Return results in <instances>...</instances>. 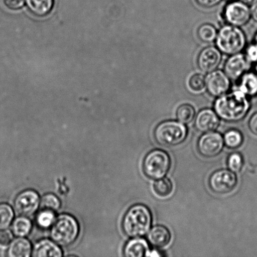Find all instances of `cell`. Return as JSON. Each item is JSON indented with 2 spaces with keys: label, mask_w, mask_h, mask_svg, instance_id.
Returning a JSON list of instances; mask_svg holds the SVG:
<instances>
[{
  "label": "cell",
  "mask_w": 257,
  "mask_h": 257,
  "mask_svg": "<svg viewBox=\"0 0 257 257\" xmlns=\"http://www.w3.org/2000/svg\"><path fill=\"white\" fill-rule=\"evenodd\" d=\"M224 145L223 137L221 134L213 131L204 133L199 138L197 149L199 153L203 157L211 158L220 155Z\"/></svg>",
  "instance_id": "obj_8"
},
{
  "label": "cell",
  "mask_w": 257,
  "mask_h": 257,
  "mask_svg": "<svg viewBox=\"0 0 257 257\" xmlns=\"http://www.w3.org/2000/svg\"><path fill=\"white\" fill-rule=\"evenodd\" d=\"M187 127L176 120H166L156 126L154 136L156 143L165 147L180 145L186 140Z\"/></svg>",
  "instance_id": "obj_5"
},
{
  "label": "cell",
  "mask_w": 257,
  "mask_h": 257,
  "mask_svg": "<svg viewBox=\"0 0 257 257\" xmlns=\"http://www.w3.org/2000/svg\"><path fill=\"white\" fill-rule=\"evenodd\" d=\"M250 64L245 54H238L230 55L224 67V72L230 80H236L240 79L245 74Z\"/></svg>",
  "instance_id": "obj_13"
},
{
  "label": "cell",
  "mask_w": 257,
  "mask_h": 257,
  "mask_svg": "<svg viewBox=\"0 0 257 257\" xmlns=\"http://www.w3.org/2000/svg\"><path fill=\"white\" fill-rule=\"evenodd\" d=\"M224 18L229 25L243 27L251 19L250 9L240 1L231 2L224 10Z\"/></svg>",
  "instance_id": "obj_9"
},
{
  "label": "cell",
  "mask_w": 257,
  "mask_h": 257,
  "mask_svg": "<svg viewBox=\"0 0 257 257\" xmlns=\"http://www.w3.org/2000/svg\"><path fill=\"white\" fill-rule=\"evenodd\" d=\"M171 160L166 151L154 150L147 154L143 163L144 173L151 180H160L165 177L170 171Z\"/></svg>",
  "instance_id": "obj_6"
},
{
  "label": "cell",
  "mask_w": 257,
  "mask_h": 257,
  "mask_svg": "<svg viewBox=\"0 0 257 257\" xmlns=\"http://www.w3.org/2000/svg\"><path fill=\"white\" fill-rule=\"evenodd\" d=\"M79 223L74 216L62 214L55 219L50 230L52 240L61 246L71 245L79 235Z\"/></svg>",
  "instance_id": "obj_3"
},
{
  "label": "cell",
  "mask_w": 257,
  "mask_h": 257,
  "mask_svg": "<svg viewBox=\"0 0 257 257\" xmlns=\"http://www.w3.org/2000/svg\"><path fill=\"white\" fill-rule=\"evenodd\" d=\"M40 205L39 194L34 190H27L17 195L15 198L14 206L19 215L29 217L34 215Z\"/></svg>",
  "instance_id": "obj_10"
},
{
  "label": "cell",
  "mask_w": 257,
  "mask_h": 257,
  "mask_svg": "<svg viewBox=\"0 0 257 257\" xmlns=\"http://www.w3.org/2000/svg\"><path fill=\"white\" fill-rule=\"evenodd\" d=\"M240 1L248 5V6H251V5L255 4L257 0H240Z\"/></svg>",
  "instance_id": "obj_37"
},
{
  "label": "cell",
  "mask_w": 257,
  "mask_h": 257,
  "mask_svg": "<svg viewBox=\"0 0 257 257\" xmlns=\"http://www.w3.org/2000/svg\"><path fill=\"white\" fill-rule=\"evenodd\" d=\"M215 41L216 47L221 53L232 55L245 49L246 38L240 27L228 24L219 30Z\"/></svg>",
  "instance_id": "obj_4"
},
{
  "label": "cell",
  "mask_w": 257,
  "mask_h": 257,
  "mask_svg": "<svg viewBox=\"0 0 257 257\" xmlns=\"http://www.w3.org/2000/svg\"><path fill=\"white\" fill-rule=\"evenodd\" d=\"M150 248L145 239L133 238L125 244L124 255L127 257H143L149 255Z\"/></svg>",
  "instance_id": "obj_17"
},
{
  "label": "cell",
  "mask_w": 257,
  "mask_h": 257,
  "mask_svg": "<svg viewBox=\"0 0 257 257\" xmlns=\"http://www.w3.org/2000/svg\"><path fill=\"white\" fill-rule=\"evenodd\" d=\"M55 215L54 211L42 210L38 214L36 221L39 227L47 229L52 226L55 221Z\"/></svg>",
  "instance_id": "obj_29"
},
{
  "label": "cell",
  "mask_w": 257,
  "mask_h": 257,
  "mask_svg": "<svg viewBox=\"0 0 257 257\" xmlns=\"http://www.w3.org/2000/svg\"><path fill=\"white\" fill-rule=\"evenodd\" d=\"M14 218L13 208L7 203H0V230L9 227Z\"/></svg>",
  "instance_id": "obj_26"
},
{
  "label": "cell",
  "mask_w": 257,
  "mask_h": 257,
  "mask_svg": "<svg viewBox=\"0 0 257 257\" xmlns=\"http://www.w3.org/2000/svg\"><path fill=\"white\" fill-rule=\"evenodd\" d=\"M218 31L213 25L205 24L198 28L197 35L201 42L210 44L215 41Z\"/></svg>",
  "instance_id": "obj_24"
},
{
  "label": "cell",
  "mask_w": 257,
  "mask_h": 257,
  "mask_svg": "<svg viewBox=\"0 0 257 257\" xmlns=\"http://www.w3.org/2000/svg\"><path fill=\"white\" fill-rule=\"evenodd\" d=\"M62 255L61 248L57 246V244L47 239L38 241L32 250V256L34 257H60Z\"/></svg>",
  "instance_id": "obj_16"
},
{
  "label": "cell",
  "mask_w": 257,
  "mask_h": 257,
  "mask_svg": "<svg viewBox=\"0 0 257 257\" xmlns=\"http://www.w3.org/2000/svg\"><path fill=\"white\" fill-rule=\"evenodd\" d=\"M153 190L156 195L161 198L168 197L173 192L172 181L167 178H163L157 180L154 183Z\"/></svg>",
  "instance_id": "obj_23"
},
{
  "label": "cell",
  "mask_w": 257,
  "mask_h": 257,
  "mask_svg": "<svg viewBox=\"0 0 257 257\" xmlns=\"http://www.w3.org/2000/svg\"><path fill=\"white\" fill-rule=\"evenodd\" d=\"M245 57L250 63L257 62V44L248 45L246 49Z\"/></svg>",
  "instance_id": "obj_31"
},
{
  "label": "cell",
  "mask_w": 257,
  "mask_h": 257,
  "mask_svg": "<svg viewBox=\"0 0 257 257\" xmlns=\"http://www.w3.org/2000/svg\"><path fill=\"white\" fill-rule=\"evenodd\" d=\"M152 221L150 208L143 204H136L125 213L122 220V230L128 237H143L150 231Z\"/></svg>",
  "instance_id": "obj_2"
},
{
  "label": "cell",
  "mask_w": 257,
  "mask_h": 257,
  "mask_svg": "<svg viewBox=\"0 0 257 257\" xmlns=\"http://www.w3.org/2000/svg\"><path fill=\"white\" fill-rule=\"evenodd\" d=\"M223 140L226 147L235 150L242 145L243 136L240 131L236 130H230L225 134Z\"/></svg>",
  "instance_id": "obj_25"
},
{
  "label": "cell",
  "mask_w": 257,
  "mask_h": 257,
  "mask_svg": "<svg viewBox=\"0 0 257 257\" xmlns=\"http://www.w3.org/2000/svg\"><path fill=\"white\" fill-rule=\"evenodd\" d=\"M40 207L42 210L54 211L59 210L61 207V202L56 195L52 193L45 195L40 200Z\"/></svg>",
  "instance_id": "obj_27"
},
{
  "label": "cell",
  "mask_w": 257,
  "mask_h": 257,
  "mask_svg": "<svg viewBox=\"0 0 257 257\" xmlns=\"http://www.w3.org/2000/svg\"><path fill=\"white\" fill-rule=\"evenodd\" d=\"M32 244L26 238L19 237L12 241L7 251L10 257H29L32 253Z\"/></svg>",
  "instance_id": "obj_18"
},
{
  "label": "cell",
  "mask_w": 257,
  "mask_h": 257,
  "mask_svg": "<svg viewBox=\"0 0 257 257\" xmlns=\"http://www.w3.org/2000/svg\"><path fill=\"white\" fill-rule=\"evenodd\" d=\"M171 233L166 226L156 225L149 231L148 240L149 243L156 248H163L170 244Z\"/></svg>",
  "instance_id": "obj_15"
},
{
  "label": "cell",
  "mask_w": 257,
  "mask_h": 257,
  "mask_svg": "<svg viewBox=\"0 0 257 257\" xmlns=\"http://www.w3.org/2000/svg\"><path fill=\"white\" fill-rule=\"evenodd\" d=\"M222 0H196L199 5L204 8H210L215 7L220 4Z\"/></svg>",
  "instance_id": "obj_34"
},
{
  "label": "cell",
  "mask_w": 257,
  "mask_h": 257,
  "mask_svg": "<svg viewBox=\"0 0 257 257\" xmlns=\"http://www.w3.org/2000/svg\"><path fill=\"white\" fill-rule=\"evenodd\" d=\"M238 90L246 96L254 97L257 95V74L254 72H245L241 77Z\"/></svg>",
  "instance_id": "obj_20"
},
{
  "label": "cell",
  "mask_w": 257,
  "mask_h": 257,
  "mask_svg": "<svg viewBox=\"0 0 257 257\" xmlns=\"http://www.w3.org/2000/svg\"><path fill=\"white\" fill-rule=\"evenodd\" d=\"M255 43H256L257 44V33L255 35Z\"/></svg>",
  "instance_id": "obj_38"
},
{
  "label": "cell",
  "mask_w": 257,
  "mask_h": 257,
  "mask_svg": "<svg viewBox=\"0 0 257 257\" xmlns=\"http://www.w3.org/2000/svg\"><path fill=\"white\" fill-rule=\"evenodd\" d=\"M208 184L213 193L226 195L235 190L238 185V178L232 171L222 169L215 171L210 176Z\"/></svg>",
  "instance_id": "obj_7"
},
{
  "label": "cell",
  "mask_w": 257,
  "mask_h": 257,
  "mask_svg": "<svg viewBox=\"0 0 257 257\" xmlns=\"http://www.w3.org/2000/svg\"><path fill=\"white\" fill-rule=\"evenodd\" d=\"M228 1L233 2V1H235V0H228Z\"/></svg>",
  "instance_id": "obj_40"
},
{
  "label": "cell",
  "mask_w": 257,
  "mask_h": 257,
  "mask_svg": "<svg viewBox=\"0 0 257 257\" xmlns=\"http://www.w3.org/2000/svg\"><path fill=\"white\" fill-rule=\"evenodd\" d=\"M189 89L195 93H200L206 89V77L201 74H195L189 78Z\"/></svg>",
  "instance_id": "obj_28"
},
{
  "label": "cell",
  "mask_w": 257,
  "mask_h": 257,
  "mask_svg": "<svg viewBox=\"0 0 257 257\" xmlns=\"http://www.w3.org/2000/svg\"><path fill=\"white\" fill-rule=\"evenodd\" d=\"M248 128L251 133L257 136V112L251 115L249 119Z\"/></svg>",
  "instance_id": "obj_35"
},
{
  "label": "cell",
  "mask_w": 257,
  "mask_h": 257,
  "mask_svg": "<svg viewBox=\"0 0 257 257\" xmlns=\"http://www.w3.org/2000/svg\"><path fill=\"white\" fill-rule=\"evenodd\" d=\"M222 60L220 50L215 47H208L201 50L198 55L199 69L205 73H210L218 69Z\"/></svg>",
  "instance_id": "obj_12"
},
{
  "label": "cell",
  "mask_w": 257,
  "mask_h": 257,
  "mask_svg": "<svg viewBox=\"0 0 257 257\" xmlns=\"http://www.w3.org/2000/svg\"><path fill=\"white\" fill-rule=\"evenodd\" d=\"M231 87L230 79L224 71L215 70L206 77V89L208 94L218 98L226 94Z\"/></svg>",
  "instance_id": "obj_11"
},
{
  "label": "cell",
  "mask_w": 257,
  "mask_h": 257,
  "mask_svg": "<svg viewBox=\"0 0 257 257\" xmlns=\"http://www.w3.org/2000/svg\"><path fill=\"white\" fill-rule=\"evenodd\" d=\"M244 165L243 156L238 153L231 154L228 158L227 165L229 170L234 173H239L242 170Z\"/></svg>",
  "instance_id": "obj_30"
},
{
  "label": "cell",
  "mask_w": 257,
  "mask_h": 257,
  "mask_svg": "<svg viewBox=\"0 0 257 257\" xmlns=\"http://www.w3.org/2000/svg\"><path fill=\"white\" fill-rule=\"evenodd\" d=\"M176 115L178 121L184 124H188L195 119L196 110L193 105L183 104L178 107Z\"/></svg>",
  "instance_id": "obj_22"
},
{
  "label": "cell",
  "mask_w": 257,
  "mask_h": 257,
  "mask_svg": "<svg viewBox=\"0 0 257 257\" xmlns=\"http://www.w3.org/2000/svg\"><path fill=\"white\" fill-rule=\"evenodd\" d=\"M255 71H256V73L257 74V62H256V65H255Z\"/></svg>",
  "instance_id": "obj_39"
},
{
  "label": "cell",
  "mask_w": 257,
  "mask_h": 257,
  "mask_svg": "<svg viewBox=\"0 0 257 257\" xmlns=\"http://www.w3.org/2000/svg\"><path fill=\"white\" fill-rule=\"evenodd\" d=\"M29 11L35 16L44 17L51 12L54 0H25Z\"/></svg>",
  "instance_id": "obj_19"
},
{
  "label": "cell",
  "mask_w": 257,
  "mask_h": 257,
  "mask_svg": "<svg viewBox=\"0 0 257 257\" xmlns=\"http://www.w3.org/2000/svg\"><path fill=\"white\" fill-rule=\"evenodd\" d=\"M250 107L247 96L239 90L221 95L214 104V110L218 116L228 122L242 120L247 115Z\"/></svg>",
  "instance_id": "obj_1"
},
{
  "label": "cell",
  "mask_w": 257,
  "mask_h": 257,
  "mask_svg": "<svg viewBox=\"0 0 257 257\" xmlns=\"http://www.w3.org/2000/svg\"><path fill=\"white\" fill-rule=\"evenodd\" d=\"M251 18L254 21L257 22V2L255 4L251 5Z\"/></svg>",
  "instance_id": "obj_36"
},
{
  "label": "cell",
  "mask_w": 257,
  "mask_h": 257,
  "mask_svg": "<svg viewBox=\"0 0 257 257\" xmlns=\"http://www.w3.org/2000/svg\"><path fill=\"white\" fill-rule=\"evenodd\" d=\"M220 125V117L215 110L205 109L200 110L195 116V127L199 132H213Z\"/></svg>",
  "instance_id": "obj_14"
},
{
  "label": "cell",
  "mask_w": 257,
  "mask_h": 257,
  "mask_svg": "<svg viewBox=\"0 0 257 257\" xmlns=\"http://www.w3.org/2000/svg\"><path fill=\"white\" fill-rule=\"evenodd\" d=\"M3 2L8 9L15 11L24 7L25 0H3Z\"/></svg>",
  "instance_id": "obj_32"
},
{
  "label": "cell",
  "mask_w": 257,
  "mask_h": 257,
  "mask_svg": "<svg viewBox=\"0 0 257 257\" xmlns=\"http://www.w3.org/2000/svg\"><path fill=\"white\" fill-rule=\"evenodd\" d=\"M32 228V221L24 216L15 219L12 226L13 233L18 237H25L29 235Z\"/></svg>",
  "instance_id": "obj_21"
},
{
  "label": "cell",
  "mask_w": 257,
  "mask_h": 257,
  "mask_svg": "<svg viewBox=\"0 0 257 257\" xmlns=\"http://www.w3.org/2000/svg\"><path fill=\"white\" fill-rule=\"evenodd\" d=\"M14 236L11 231L4 230L0 231V244L4 246L9 245L11 243Z\"/></svg>",
  "instance_id": "obj_33"
}]
</instances>
